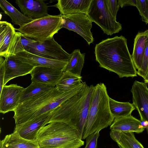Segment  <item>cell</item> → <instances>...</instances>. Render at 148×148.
Masks as SVG:
<instances>
[{"label": "cell", "mask_w": 148, "mask_h": 148, "mask_svg": "<svg viewBox=\"0 0 148 148\" xmlns=\"http://www.w3.org/2000/svg\"><path fill=\"white\" fill-rule=\"evenodd\" d=\"M94 53L96 60L100 67L116 73L119 77L137 76L127 39L123 36L103 40L96 45Z\"/></svg>", "instance_id": "obj_1"}, {"label": "cell", "mask_w": 148, "mask_h": 148, "mask_svg": "<svg viewBox=\"0 0 148 148\" xmlns=\"http://www.w3.org/2000/svg\"><path fill=\"white\" fill-rule=\"evenodd\" d=\"M85 82L64 92L56 86L32 99L21 103L13 111L16 125L25 123L48 112H53L64 102L78 93Z\"/></svg>", "instance_id": "obj_2"}, {"label": "cell", "mask_w": 148, "mask_h": 148, "mask_svg": "<svg viewBox=\"0 0 148 148\" xmlns=\"http://www.w3.org/2000/svg\"><path fill=\"white\" fill-rule=\"evenodd\" d=\"M94 86L85 82L80 92L53 112L49 123L54 121L66 123L75 128L82 139Z\"/></svg>", "instance_id": "obj_3"}, {"label": "cell", "mask_w": 148, "mask_h": 148, "mask_svg": "<svg viewBox=\"0 0 148 148\" xmlns=\"http://www.w3.org/2000/svg\"><path fill=\"white\" fill-rule=\"evenodd\" d=\"M109 98L103 83L94 86L82 139L110 125L113 122L115 118L110 111Z\"/></svg>", "instance_id": "obj_4"}, {"label": "cell", "mask_w": 148, "mask_h": 148, "mask_svg": "<svg viewBox=\"0 0 148 148\" xmlns=\"http://www.w3.org/2000/svg\"><path fill=\"white\" fill-rule=\"evenodd\" d=\"M39 148H79L84 144L74 127L62 122H51L38 133Z\"/></svg>", "instance_id": "obj_5"}, {"label": "cell", "mask_w": 148, "mask_h": 148, "mask_svg": "<svg viewBox=\"0 0 148 148\" xmlns=\"http://www.w3.org/2000/svg\"><path fill=\"white\" fill-rule=\"evenodd\" d=\"M62 15H48L33 20L30 22L15 29L25 36L37 42H42L50 39L62 28Z\"/></svg>", "instance_id": "obj_6"}, {"label": "cell", "mask_w": 148, "mask_h": 148, "mask_svg": "<svg viewBox=\"0 0 148 148\" xmlns=\"http://www.w3.org/2000/svg\"><path fill=\"white\" fill-rule=\"evenodd\" d=\"M86 14L107 35L112 36L122 29L121 25L110 11L107 0H92Z\"/></svg>", "instance_id": "obj_7"}, {"label": "cell", "mask_w": 148, "mask_h": 148, "mask_svg": "<svg viewBox=\"0 0 148 148\" xmlns=\"http://www.w3.org/2000/svg\"><path fill=\"white\" fill-rule=\"evenodd\" d=\"M62 16V28H65L76 32L86 41L88 45L94 42L91 31L92 22L86 14L77 13Z\"/></svg>", "instance_id": "obj_8"}, {"label": "cell", "mask_w": 148, "mask_h": 148, "mask_svg": "<svg viewBox=\"0 0 148 148\" xmlns=\"http://www.w3.org/2000/svg\"><path fill=\"white\" fill-rule=\"evenodd\" d=\"M29 52L48 59L66 62L70 57V54L65 51L53 37L42 42H34Z\"/></svg>", "instance_id": "obj_9"}, {"label": "cell", "mask_w": 148, "mask_h": 148, "mask_svg": "<svg viewBox=\"0 0 148 148\" xmlns=\"http://www.w3.org/2000/svg\"><path fill=\"white\" fill-rule=\"evenodd\" d=\"M52 112H48L22 124L16 125L14 132L25 139L36 141L38 133L42 127L49 123Z\"/></svg>", "instance_id": "obj_10"}, {"label": "cell", "mask_w": 148, "mask_h": 148, "mask_svg": "<svg viewBox=\"0 0 148 148\" xmlns=\"http://www.w3.org/2000/svg\"><path fill=\"white\" fill-rule=\"evenodd\" d=\"M17 84L4 85L0 92V112L3 114L13 111L19 104L24 89Z\"/></svg>", "instance_id": "obj_11"}, {"label": "cell", "mask_w": 148, "mask_h": 148, "mask_svg": "<svg viewBox=\"0 0 148 148\" xmlns=\"http://www.w3.org/2000/svg\"><path fill=\"white\" fill-rule=\"evenodd\" d=\"M22 34L15 31V28L9 23L7 33L0 41V56L5 58L25 51L21 42Z\"/></svg>", "instance_id": "obj_12"}, {"label": "cell", "mask_w": 148, "mask_h": 148, "mask_svg": "<svg viewBox=\"0 0 148 148\" xmlns=\"http://www.w3.org/2000/svg\"><path fill=\"white\" fill-rule=\"evenodd\" d=\"M131 91L133 104L138 111L140 121L148 122V88L147 84L135 80Z\"/></svg>", "instance_id": "obj_13"}, {"label": "cell", "mask_w": 148, "mask_h": 148, "mask_svg": "<svg viewBox=\"0 0 148 148\" xmlns=\"http://www.w3.org/2000/svg\"><path fill=\"white\" fill-rule=\"evenodd\" d=\"M63 70L46 66L35 67L30 74L32 82L56 86Z\"/></svg>", "instance_id": "obj_14"}, {"label": "cell", "mask_w": 148, "mask_h": 148, "mask_svg": "<svg viewBox=\"0 0 148 148\" xmlns=\"http://www.w3.org/2000/svg\"><path fill=\"white\" fill-rule=\"evenodd\" d=\"M5 72L3 86L11 79L30 73L34 67L13 56L5 58Z\"/></svg>", "instance_id": "obj_15"}, {"label": "cell", "mask_w": 148, "mask_h": 148, "mask_svg": "<svg viewBox=\"0 0 148 148\" xmlns=\"http://www.w3.org/2000/svg\"><path fill=\"white\" fill-rule=\"evenodd\" d=\"M16 3L24 15L35 20L48 15V6L42 0H16Z\"/></svg>", "instance_id": "obj_16"}, {"label": "cell", "mask_w": 148, "mask_h": 148, "mask_svg": "<svg viewBox=\"0 0 148 148\" xmlns=\"http://www.w3.org/2000/svg\"><path fill=\"white\" fill-rule=\"evenodd\" d=\"M13 56L34 67L46 66L64 70L68 62L48 59L25 51L18 52Z\"/></svg>", "instance_id": "obj_17"}, {"label": "cell", "mask_w": 148, "mask_h": 148, "mask_svg": "<svg viewBox=\"0 0 148 148\" xmlns=\"http://www.w3.org/2000/svg\"><path fill=\"white\" fill-rule=\"evenodd\" d=\"M92 0H59L53 6L57 8L61 15L77 13L86 14Z\"/></svg>", "instance_id": "obj_18"}, {"label": "cell", "mask_w": 148, "mask_h": 148, "mask_svg": "<svg viewBox=\"0 0 148 148\" xmlns=\"http://www.w3.org/2000/svg\"><path fill=\"white\" fill-rule=\"evenodd\" d=\"M111 130L124 132H142L145 128L141 125V121L130 116L115 118L110 125Z\"/></svg>", "instance_id": "obj_19"}, {"label": "cell", "mask_w": 148, "mask_h": 148, "mask_svg": "<svg viewBox=\"0 0 148 148\" xmlns=\"http://www.w3.org/2000/svg\"><path fill=\"white\" fill-rule=\"evenodd\" d=\"M148 40V29L138 32L134 39L132 57L135 66L138 70L140 69L142 66Z\"/></svg>", "instance_id": "obj_20"}, {"label": "cell", "mask_w": 148, "mask_h": 148, "mask_svg": "<svg viewBox=\"0 0 148 148\" xmlns=\"http://www.w3.org/2000/svg\"><path fill=\"white\" fill-rule=\"evenodd\" d=\"M0 148H39L37 141L25 139L17 133L6 135L0 142Z\"/></svg>", "instance_id": "obj_21"}, {"label": "cell", "mask_w": 148, "mask_h": 148, "mask_svg": "<svg viewBox=\"0 0 148 148\" xmlns=\"http://www.w3.org/2000/svg\"><path fill=\"white\" fill-rule=\"evenodd\" d=\"M110 135L119 146L123 148H144L135 138L133 132L111 130Z\"/></svg>", "instance_id": "obj_22"}, {"label": "cell", "mask_w": 148, "mask_h": 148, "mask_svg": "<svg viewBox=\"0 0 148 148\" xmlns=\"http://www.w3.org/2000/svg\"><path fill=\"white\" fill-rule=\"evenodd\" d=\"M0 7L5 13L10 17L12 22L20 27L33 20L23 15L6 0H0Z\"/></svg>", "instance_id": "obj_23"}, {"label": "cell", "mask_w": 148, "mask_h": 148, "mask_svg": "<svg viewBox=\"0 0 148 148\" xmlns=\"http://www.w3.org/2000/svg\"><path fill=\"white\" fill-rule=\"evenodd\" d=\"M85 53H81L79 49L74 50L70 54V57L63 70V72L69 71L81 76L84 62Z\"/></svg>", "instance_id": "obj_24"}, {"label": "cell", "mask_w": 148, "mask_h": 148, "mask_svg": "<svg viewBox=\"0 0 148 148\" xmlns=\"http://www.w3.org/2000/svg\"><path fill=\"white\" fill-rule=\"evenodd\" d=\"M82 78L81 76L75 75L69 72H64L56 86L60 92H67L83 82Z\"/></svg>", "instance_id": "obj_25"}, {"label": "cell", "mask_w": 148, "mask_h": 148, "mask_svg": "<svg viewBox=\"0 0 148 148\" xmlns=\"http://www.w3.org/2000/svg\"><path fill=\"white\" fill-rule=\"evenodd\" d=\"M109 105L111 113L115 119L130 116L136 109L133 103L118 101L110 97Z\"/></svg>", "instance_id": "obj_26"}, {"label": "cell", "mask_w": 148, "mask_h": 148, "mask_svg": "<svg viewBox=\"0 0 148 148\" xmlns=\"http://www.w3.org/2000/svg\"><path fill=\"white\" fill-rule=\"evenodd\" d=\"M55 87L51 86L32 82L28 87L24 89L20 97L19 104L32 99Z\"/></svg>", "instance_id": "obj_27"}, {"label": "cell", "mask_w": 148, "mask_h": 148, "mask_svg": "<svg viewBox=\"0 0 148 148\" xmlns=\"http://www.w3.org/2000/svg\"><path fill=\"white\" fill-rule=\"evenodd\" d=\"M136 6L142 20L148 24V0H136Z\"/></svg>", "instance_id": "obj_28"}, {"label": "cell", "mask_w": 148, "mask_h": 148, "mask_svg": "<svg viewBox=\"0 0 148 148\" xmlns=\"http://www.w3.org/2000/svg\"><path fill=\"white\" fill-rule=\"evenodd\" d=\"M148 71V40L145 51L143 62L140 69L137 71V74L145 78Z\"/></svg>", "instance_id": "obj_29"}, {"label": "cell", "mask_w": 148, "mask_h": 148, "mask_svg": "<svg viewBox=\"0 0 148 148\" xmlns=\"http://www.w3.org/2000/svg\"><path fill=\"white\" fill-rule=\"evenodd\" d=\"M99 132H94L86 138V145L84 148H97V140Z\"/></svg>", "instance_id": "obj_30"}, {"label": "cell", "mask_w": 148, "mask_h": 148, "mask_svg": "<svg viewBox=\"0 0 148 148\" xmlns=\"http://www.w3.org/2000/svg\"><path fill=\"white\" fill-rule=\"evenodd\" d=\"M108 8L112 15L116 18V14L120 5L118 0H107Z\"/></svg>", "instance_id": "obj_31"}, {"label": "cell", "mask_w": 148, "mask_h": 148, "mask_svg": "<svg viewBox=\"0 0 148 148\" xmlns=\"http://www.w3.org/2000/svg\"><path fill=\"white\" fill-rule=\"evenodd\" d=\"M21 42L25 50L29 52L30 47L32 44L34 42H37L36 40L25 36L21 35Z\"/></svg>", "instance_id": "obj_32"}, {"label": "cell", "mask_w": 148, "mask_h": 148, "mask_svg": "<svg viewBox=\"0 0 148 148\" xmlns=\"http://www.w3.org/2000/svg\"><path fill=\"white\" fill-rule=\"evenodd\" d=\"M5 72V60L2 57L0 56V92L3 86Z\"/></svg>", "instance_id": "obj_33"}, {"label": "cell", "mask_w": 148, "mask_h": 148, "mask_svg": "<svg viewBox=\"0 0 148 148\" xmlns=\"http://www.w3.org/2000/svg\"><path fill=\"white\" fill-rule=\"evenodd\" d=\"M118 1L121 8L128 5L136 6V0H118Z\"/></svg>", "instance_id": "obj_34"}, {"label": "cell", "mask_w": 148, "mask_h": 148, "mask_svg": "<svg viewBox=\"0 0 148 148\" xmlns=\"http://www.w3.org/2000/svg\"><path fill=\"white\" fill-rule=\"evenodd\" d=\"M144 83L148 84V71L145 78L144 79Z\"/></svg>", "instance_id": "obj_35"}, {"label": "cell", "mask_w": 148, "mask_h": 148, "mask_svg": "<svg viewBox=\"0 0 148 148\" xmlns=\"http://www.w3.org/2000/svg\"><path fill=\"white\" fill-rule=\"evenodd\" d=\"M119 146V147L120 148H122V147H121L120 146Z\"/></svg>", "instance_id": "obj_36"}]
</instances>
